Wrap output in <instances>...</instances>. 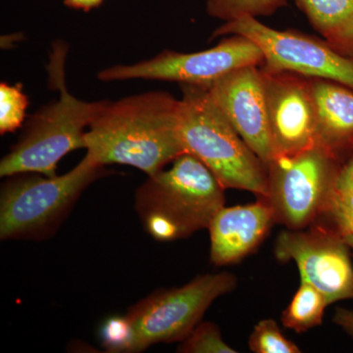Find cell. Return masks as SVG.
Here are the masks:
<instances>
[{"instance_id":"cell-1","label":"cell","mask_w":353,"mask_h":353,"mask_svg":"<svg viewBox=\"0 0 353 353\" xmlns=\"http://www.w3.org/2000/svg\"><path fill=\"white\" fill-rule=\"evenodd\" d=\"M95 163L128 165L152 176L185 152L180 134V99L148 92L106 101L85 134Z\"/></svg>"},{"instance_id":"cell-2","label":"cell","mask_w":353,"mask_h":353,"mask_svg":"<svg viewBox=\"0 0 353 353\" xmlns=\"http://www.w3.org/2000/svg\"><path fill=\"white\" fill-rule=\"evenodd\" d=\"M225 189L199 158L183 153L148 179L136 192L134 208L146 233L172 241L208 229L224 206Z\"/></svg>"},{"instance_id":"cell-3","label":"cell","mask_w":353,"mask_h":353,"mask_svg":"<svg viewBox=\"0 0 353 353\" xmlns=\"http://www.w3.org/2000/svg\"><path fill=\"white\" fill-rule=\"evenodd\" d=\"M48 64L50 83L58 88L57 101L43 106L25 124L19 141L0 162V176L43 174L57 176L60 160L85 148V134L106 101L88 102L70 94L65 85L66 48L58 44Z\"/></svg>"},{"instance_id":"cell-4","label":"cell","mask_w":353,"mask_h":353,"mask_svg":"<svg viewBox=\"0 0 353 353\" xmlns=\"http://www.w3.org/2000/svg\"><path fill=\"white\" fill-rule=\"evenodd\" d=\"M180 85V134L185 152L203 162L225 190L266 197V166L232 126L208 88Z\"/></svg>"},{"instance_id":"cell-5","label":"cell","mask_w":353,"mask_h":353,"mask_svg":"<svg viewBox=\"0 0 353 353\" xmlns=\"http://www.w3.org/2000/svg\"><path fill=\"white\" fill-rule=\"evenodd\" d=\"M108 175L88 155L68 173L6 176L0 192V239L39 241L52 236L90 183Z\"/></svg>"},{"instance_id":"cell-6","label":"cell","mask_w":353,"mask_h":353,"mask_svg":"<svg viewBox=\"0 0 353 353\" xmlns=\"http://www.w3.org/2000/svg\"><path fill=\"white\" fill-rule=\"evenodd\" d=\"M236 287L231 273L205 274L183 287L159 290L122 316L126 330L123 353L141 352L157 343L182 341L218 297Z\"/></svg>"},{"instance_id":"cell-7","label":"cell","mask_w":353,"mask_h":353,"mask_svg":"<svg viewBox=\"0 0 353 353\" xmlns=\"http://www.w3.org/2000/svg\"><path fill=\"white\" fill-rule=\"evenodd\" d=\"M340 158L319 145L294 155L277 157L266 167V199L276 223L303 230L324 214L336 190Z\"/></svg>"},{"instance_id":"cell-8","label":"cell","mask_w":353,"mask_h":353,"mask_svg":"<svg viewBox=\"0 0 353 353\" xmlns=\"http://www.w3.org/2000/svg\"><path fill=\"white\" fill-rule=\"evenodd\" d=\"M264 54L257 44L239 34L209 50L194 53L164 50L157 57L131 65H114L97 74L101 82L146 80L208 87L215 81L245 67H260Z\"/></svg>"},{"instance_id":"cell-9","label":"cell","mask_w":353,"mask_h":353,"mask_svg":"<svg viewBox=\"0 0 353 353\" xmlns=\"http://www.w3.org/2000/svg\"><path fill=\"white\" fill-rule=\"evenodd\" d=\"M227 34L243 36L257 44L264 54L260 68L265 71H289L353 88V57L341 54L324 39L297 31H277L253 17L225 23L213 38Z\"/></svg>"},{"instance_id":"cell-10","label":"cell","mask_w":353,"mask_h":353,"mask_svg":"<svg viewBox=\"0 0 353 353\" xmlns=\"http://www.w3.org/2000/svg\"><path fill=\"white\" fill-rule=\"evenodd\" d=\"M275 255L279 261L296 262L301 281L319 290L329 304L353 299L350 248L334 228L283 231L276 241Z\"/></svg>"},{"instance_id":"cell-11","label":"cell","mask_w":353,"mask_h":353,"mask_svg":"<svg viewBox=\"0 0 353 353\" xmlns=\"http://www.w3.org/2000/svg\"><path fill=\"white\" fill-rule=\"evenodd\" d=\"M260 70L275 157L296 154L317 145L310 78Z\"/></svg>"},{"instance_id":"cell-12","label":"cell","mask_w":353,"mask_h":353,"mask_svg":"<svg viewBox=\"0 0 353 353\" xmlns=\"http://www.w3.org/2000/svg\"><path fill=\"white\" fill-rule=\"evenodd\" d=\"M205 88L246 145L268 166L275 153L260 67L236 70Z\"/></svg>"},{"instance_id":"cell-13","label":"cell","mask_w":353,"mask_h":353,"mask_svg":"<svg viewBox=\"0 0 353 353\" xmlns=\"http://www.w3.org/2000/svg\"><path fill=\"white\" fill-rule=\"evenodd\" d=\"M275 223L273 209L264 197L246 205L223 206L208 227L210 261L216 266L238 263L256 250Z\"/></svg>"},{"instance_id":"cell-14","label":"cell","mask_w":353,"mask_h":353,"mask_svg":"<svg viewBox=\"0 0 353 353\" xmlns=\"http://www.w3.org/2000/svg\"><path fill=\"white\" fill-rule=\"evenodd\" d=\"M317 145L341 161L353 150V88L326 79L310 78Z\"/></svg>"},{"instance_id":"cell-15","label":"cell","mask_w":353,"mask_h":353,"mask_svg":"<svg viewBox=\"0 0 353 353\" xmlns=\"http://www.w3.org/2000/svg\"><path fill=\"white\" fill-rule=\"evenodd\" d=\"M323 39L353 57V0H294Z\"/></svg>"},{"instance_id":"cell-16","label":"cell","mask_w":353,"mask_h":353,"mask_svg":"<svg viewBox=\"0 0 353 353\" xmlns=\"http://www.w3.org/2000/svg\"><path fill=\"white\" fill-rule=\"evenodd\" d=\"M328 305V299L319 290L301 281L299 290L283 312V325L299 334L307 332L322 324L325 308Z\"/></svg>"},{"instance_id":"cell-17","label":"cell","mask_w":353,"mask_h":353,"mask_svg":"<svg viewBox=\"0 0 353 353\" xmlns=\"http://www.w3.org/2000/svg\"><path fill=\"white\" fill-rule=\"evenodd\" d=\"M285 4V0H208V12L230 22L243 17L271 15Z\"/></svg>"},{"instance_id":"cell-18","label":"cell","mask_w":353,"mask_h":353,"mask_svg":"<svg viewBox=\"0 0 353 353\" xmlns=\"http://www.w3.org/2000/svg\"><path fill=\"white\" fill-rule=\"evenodd\" d=\"M29 101L20 85H0V134L17 131L26 119Z\"/></svg>"},{"instance_id":"cell-19","label":"cell","mask_w":353,"mask_h":353,"mask_svg":"<svg viewBox=\"0 0 353 353\" xmlns=\"http://www.w3.org/2000/svg\"><path fill=\"white\" fill-rule=\"evenodd\" d=\"M248 347L255 353H299L301 348L285 338L274 319H263L255 325Z\"/></svg>"},{"instance_id":"cell-20","label":"cell","mask_w":353,"mask_h":353,"mask_svg":"<svg viewBox=\"0 0 353 353\" xmlns=\"http://www.w3.org/2000/svg\"><path fill=\"white\" fill-rule=\"evenodd\" d=\"M183 353H236L221 336L219 327L211 322H202L192 330L178 347Z\"/></svg>"},{"instance_id":"cell-21","label":"cell","mask_w":353,"mask_h":353,"mask_svg":"<svg viewBox=\"0 0 353 353\" xmlns=\"http://www.w3.org/2000/svg\"><path fill=\"white\" fill-rule=\"evenodd\" d=\"M336 231L345 236L353 234V194L336 190L330 199L324 214Z\"/></svg>"},{"instance_id":"cell-22","label":"cell","mask_w":353,"mask_h":353,"mask_svg":"<svg viewBox=\"0 0 353 353\" xmlns=\"http://www.w3.org/2000/svg\"><path fill=\"white\" fill-rule=\"evenodd\" d=\"M336 190L353 194V150L341 162L338 176H336Z\"/></svg>"},{"instance_id":"cell-23","label":"cell","mask_w":353,"mask_h":353,"mask_svg":"<svg viewBox=\"0 0 353 353\" xmlns=\"http://www.w3.org/2000/svg\"><path fill=\"white\" fill-rule=\"evenodd\" d=\"M333 321L353 339V311L338 307L334 312Z\"/></svg>"},{"instance_id":"cell-24","label":"cell","mask_w":353,"mask_h":353,"mask_svg":"<svg viewBox=\"0 0 353 353\" xmlns=\"http://www.w3.org/2000/svg\"><path fill=\"white\" fill-rule=\"evenodd\" d=\"M104 0H64L65 6L77 10L90 11L101 6Z\"/></svg>"},{"instance_id":"cell-25","label":"cell","mask_w":353,"mask_h":353,"mask_svg":"<svg viewBox=\"0 0 353 353\" xmlns=\"http://www.w3.org/2000/svg\"><path fill=\"white\" fill-rule=\"evenodd\" d=\"M345 241H347L348 246H350V250L353 252V234H345L343 236Z\"/></svg>"}]
</instances>
